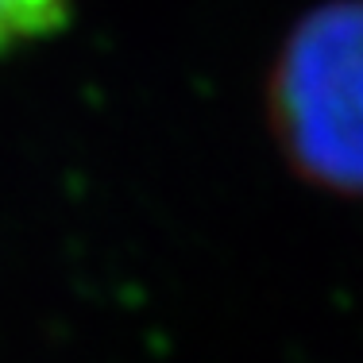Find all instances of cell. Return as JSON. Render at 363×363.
<instances>
[{
  "label": "cell",
  "instance_id": "6da1fadb",
  "mask_svg": "<svg viewBox=\"0 0 363 363\" xmlns=\"http://www.w3.org/2000/svg\"><path fill=\"white\" fill-rule=\"evenodd\" d=\"M274 120L313 182L363 194V0L313 12L274 74Z\"/></svg>",
  "mask_w": 363,
  "mask_h": 363
},
{
  "label": "cell",
  "instance_id": "7a4b0ae2",
  "mask_svg": "<svg viewBox=\"0 0 363 363\" xmlns=\"http://www.w3.org/2000/svg\"><path fill=\"white\" fill-rule=\"evenodd\" d=\"M4 50H12V47H8V39H4V31H0V55H4Z\"/></svg>",
  "mask_w": 363,
  "mask_h": 363
}]
</instances>
